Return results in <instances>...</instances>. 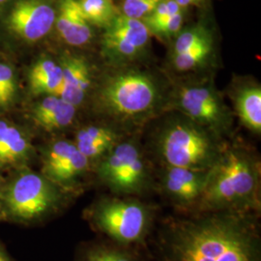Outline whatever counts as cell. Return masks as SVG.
<instances>
[{"label":"cell","mask_w":261,"mask_h":261,"mask_svg":"<svg viewBox=\"0 0 261 261\" xmlns=\"http://www.w3.org/2000/svg\"><path fill=\"white\" fill-rule=\"evenodd\" d=\"M63 80L56 96L68 103L79 106L91 86V71L84 58L67 56L60 64Z\"/></svg>","instance_id":"obj_12"},{"label":"cell","mask_w":261,"mask_h":261,"mask_svg":"<svg viewBox=\"0 0 261 261\" xmlns=\"http://www.w3.org/2000/svg\"><path fill=\"white\" fill-rule=\"evenodd\" d=\"M90 216L101 232L124 245L142 242L152 222L149 207L132 198H102Z\"/></svg>","instance_id":"obj_6"},{"label":"cell","mask_w":261,"mask_h":261,"mask_svg":"<svg viewBox=\"0 0 261 261\" xmlns=\"http://www.w3.org/2000/svg\"><path fill=\"white\" fill-rule=\"evenodd\" d=\"M235 111L240 120L255 134L261 132V88L257 84H248L237 90L234 99Z\"/></svg>","instance_id":"obj_16"},{"label":"cell","mask_w":261,"mask_h":261,"mask_svg":"<svg viewBox=\"0 0 261 261\" xmlns=\"http://www.w3.org/2000/svg\"><path fill=\"white\" fill-rule=\"evenodd\" d=\"M201 0H175V2L177 3L178 6L181 9L187 8L191 5H196L197 3H199Z\"/></svg>","instance_id":"obj_29"},{"label":"cell","mask_w":261,"mask_h":261,"mask_svg":"<svg viewBox=\"0 0 261 261\" xmlns=\"http://www.w3.org/2000/svg\"><path fill=\"white\" fill-rule=\"evenodd\" d=\"M160 2L161 0H124L120 13L132 19L142 20L149 16Z\"/></svg>","instance_id":"obj_24"},{"label":"cell","mask_w":261,"mask_h":261,"mask_svg":"<svg viewBox=\"0 0 261 261\" xmlns=\"http://www.w3.org/2000/svg\"><path fill=\"white\" fill-rule=\"evenodd\" d=\"M175 0H161L157 7L150 14L148 17L142 19L145 24L154 23L163 19H168L172 15L182 11Z\"/></svg>","instance_id":"obj_27"},{"label":"cell","mask_w":261,"mask_h":261,"mask_svg":"<svg viewBox=\"0 0 261 261\" xmlns=\"http://www.w3.org/2000/svg\"><path fill=\"white\" fill-rule=\"evenodd\" d=\"M206 212L252 213L260 208L259 166L242 149L222 150L208 170L203 193L197 202Z\"/></svg>","instance_id":"obj_2"},{"label":"cell","mask_w":261,"mask_h":261,"mask_svg":"<svg viewBox=\"0 0 261 261\" xmlns=\"http://www.w3.org/2000/svg\"><path fill=\"white\" fill-rule=\"evenodd\" d=\"M8 127H9V125L6 122L0 121V143H1V141L3 140Z\"/></svg>","instance_id":"obj_30"},{"label":"cell","mask_w":261,"mask_h":261,"mask_svg":"<svg viewBox=\"0 0 261 261\" xmlns=\"http://www.w3.org/2000/svg\"><path fill=\"white\" fill-rule=\"evenodd\" d=\"M75 107L56 95H48L38 103L33 112L34 119L45 130L63 129L75 117Z\"/></svg>","instance_id":"obj_15"},{"label":"cell","mask_w":261,"mask_h":261,"mask_svg":"<svg viewBox=\"0 0 261 261\" xmlns=\"http://www.w3.org/2000/svg\"><path fill=\"white\" fill-rule=\"evenodd\" d=\"M208 170L167 167L163 176V187L170 199L180 206L198 202L203 193Z\"/></svg>","instance_id":"obj_11"},{"label":"cell","mask_w":261,"mask_h":261,"mask_svg":"<svg viewBox=\"0 0 261 261\" xmlns=\"http://www.w3.org/2000/svg\"><path fill=\"white\" fill-rule=\"evenodd\" d=\"M120 68L103 76L97 92L101 112L117 123H139L157 112L164 90L155 75L136 68Z\"/></svg>","instance_id":"obj_3"},{"label":"cell","mask_w":261,"mask_h":261,"mask_svg":"<svg viewBox=\"0 0 261 261\" xmlns=\"http://www.w3.org/2000/svg\"><path fill=\"white\" fill-rule=\"evenodd\" d=\"M56 12L47 0H18L10 12L9 28L19 37L33 43L54 28Z\"/></svg>","instance_id":"obj_10"},{"label":"cell","mask_w":261,"mask_h":261,"mask_svg":"<svg viewBox=\"0 0 261 261\" xmlns=\"http://www.w3.org/2000/svg\"><path fill=\"white\" fill-rule=\"evenodd\" d=\"M183 21H184V15L182 10L168 19H163L154 23L145 24V25L149 29L151 34H155L161 37L169 39L173 36L176 37V35L182 29Z\"/></svg>","instance_id":"obj_23"},{"label":"cell","mask_w":261,"mask_h":261,"mask_svg":"<svg viewBox=\"0 0 261 261\" xmlns=\"http://www.w3.org/2000/svg\"><path fill=\"white\" fill-rule=\"evenodd\" d=\"M3 207L19 222H34L55 213L61 206L62 195L55 183L35 172L15 178L2 195Z\"/></svg>","instance_id":"obj_5"},{"label":"cell","mask_w":261,"mask_h":261,"mask_svg":"<svg viewBox=\"0 0 261 261\" xmlns=\"http://www.w3.org/2000/svg\"><path fill=\"white\" fill-rule=\"evenodd\" d=\"M84 18L91 24L105 28L118 14L113 0H79Z\"/></svg>","instance_id":"obj_19"},{"label":"cell","mask_w":261,"mask_h":261,"mask_svg":"<svg viewBox=\"0 0 261 261\" xmlns=\"http://www.w3.org/2000/svg\"><path fill=\"white\" fill-rule=\"evenodd\" d=\"M63 72L60 64L49 72L47 75H43L39 79L29 81L31 90L36 94H48L56 95L58 88L62 84Z\"/></svg>","instance_id":"obj_22"},{"label":"cell","mask_w":261,"mask_h":261,"mask_svg":"<svg viewBox=\"0 0 261 261\" xmlns=\"http://www.w3.org/2000/svg\"><path fill=\"white\" fill-rule=\"evenodd\" d=\"M55 23L60 37L71 46L82 47L92 38L91 24L84 18L79 0H62Z\"/></svg>","instance_id":"obj_13"},{"label":"cell","mask_w":261,"mask_h":261,"mask_svg":"<svg viewBox=\"0 0 261 261\" xmlns=\"http://www.w3.org/2000/svg\"><path fill=\"white\" fill-rule=\"evenodd\" d=\"M213 136L187 117L170 122L160 135V156L167 167L209 170L222 151Z\"/></svg>","instance_id":"obj_4"},{"label":"cell","mask_w":261,"mask_h":261,"mask_svg":"<svg viewBox=\"0 0 261 261\" xmlns=\"http://www.w3.org/2000/svg\"><path fill=\"white\" fill-rule=\"evenodd\" d=\"M5 1H6V0H0V5H1V4H3Z\"/></svg>","instance_id":"obj_32"},{"label":"cell","mask_w":261,"mask_h":261,"mask_svg":"<svg viewBox=\"0 0 261 261\" xmlns=\"http://www.w3.org/2000/svg\"><path fill=\"white\" fill-rule=\"evenodd\" d=\"M84 261H137L125 251L111 247H96L86 253Z\"/></svg>","instance_id":"obj_25"},{"label":"cell","mask_w":261,"mask_h":261,"mask_svg":"<svg viewBox=\"0 0 261 261\" xmlns=\"http://www.w3.org/2000/svg\"><path fill=\"white\" fill-rule=\"evenodd\" d=\"M90 161L76 148L73 150L57 167L51 169L44 176L56 185L66 186L73 182L88 169Z\"/></svg>","instance_id":"obj_17"},{"label":"cell","mask_w":261,"mask_h":261,"mask_svg":"<svg viewBox=\"0 0 261 261\" xmlns=\"http://www.w3.org/2000/svg\"><path fill=\"white\" fill-rule=\"evenodd\" d=\"M97 173L103 185L118 195L140 194L149 183L145 159L134 140L118 142L103 155Z\"/></svg>","instance_id":"obj_7"},{"label":"cell","mask_w":261,"mask_h":261,"mask_svg":"<svg viewBox=\"0 0 261 261\" xmlns=\"http://www.w3.org/2000/svg\"><path fill=\"white\" fill-rule=\"evenodd\" d=\"M260 236L250 213L206 212L181 220L165 235L168 261H261Z\"/></svg>","instance_id":"obj_1"},{"label":"cell","mask_w":261,"mask_h":261,"mask_svg":"<svg viewBox=\"0 0 261 261\" xmlns=\"http://www.w3.org/2000/svg\"><path fill=\"white\" fill-rule=\"evenodd\" d=\"M16 92L13 70L7 64L0 63V108L8 106Z\"/></svg>","instance_id":"obj_26"},{"label":"cell","mask_w":261,"mask_h":261,"mask_svg":"<svg viewBox=\"0 0 261 261\" xmlns=\"http://www.w3.org/2000/svg\"><path fill=\"white\" fill-rule=\"evenodd\" d=\"M0 261H13L10 258L9 254L5 251V249L1 244H0Z\"/></svg>","instance_id":"obj_31"},{"label":"cell","mask_w":261,"mask_h":261,"mask_svg":"<svg viewBox=\"0 0 261 261\" xmlns=\"http://www.w3.org/2000/svg\"><path fill=\"white\" fill-rule=\"evenodd\" d=\"M210 39H213L212 34L204 25H195L184 30L181 29L173 43L172 56L184 54Z\"/></svg>","instance_id":"obj_21"},{"label":"cell","mask_w":261,"mask_h":261,"mask_svg":"<svg viewBox=\"0 0 261 261\" xmlns=\"http://www.w3.org/2000/svg\"><path fill=\"white\" fill-rule=\"evenodd\" d=\"M30 149L27 138L17 128L9 126L0 143V165L16 164L28 157Z\"/></svg>","instance_id":"obj_18"},{"label":"cell","mask_w":261,"mask_h":261,"mask_svg":"<svg viewBox=\"0 0 261 261\" xmlns=\"http://www.w3.org/2000/svg\"><path fill=\"white\" fill-rule=\"evenodd\" d=\"M213 51V39L203 42L184 54L171 56L172 65L179 72H189L203 65Z\"/></svg>","instance_id":"obj_20"},{"label":"cell","mask_w":261,"mask_h":261,"mask_svg":"<svg viewBox=\"0 0 261 261\" xmlns=\"http://www.w3.org/2000/svg\"><path fill=\"white\" fill-rule=\"evenodd\" d=\"M149 29L141 19L118 14L105 28L102 51L110 63L125 66L139 59L149 47Z\"/></svg>","instance_id":"obj_9"},{"label":"cell","mask_w":261,"mask_h":261,"mask_svg":"<svg viewBox=\"0 0 261 261\" xmlns=\"http://www.w3.org/2000/svg\"><path fill=\"white\" fill-rule=\"evenodd\" d=\"M57 65L58 64L56 62L50 60V59H42V60L38 61L30 71L29 81H33V80L39 79L43 75H47L49 72H51Z\"/></svg>","instance_id":"obj_28"},{"label":"cell","mask_w":261,"mask_h":261,"mask_svg":"<svg viewBox=\"0 0 261 261\" xmlns=\"http://www.w3.org/2000/svg\"><path fill=\"white\" fill-rule=\"evenodd\" d=\"M119 142V136L111 127L89 126L79 130L74 142L89 161L101 159Z\"/></svg>","instance_id":"obj_14"},{"label":"cell","mask_w":261,"mask_h":261,"mask_svg":"<svg viewBox=\"0 0 261 261\" xmlns=\"http://www.w3.org/2000/svg\"><path fill=\"white\" fill-rule=\"evenodd\" d=\"M174 105L188 119L215 136L226 132L230 127V112L211 83L179 87Z\"/></svg>","instance_id":"obj_8"}]
</instances>
